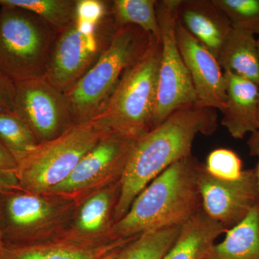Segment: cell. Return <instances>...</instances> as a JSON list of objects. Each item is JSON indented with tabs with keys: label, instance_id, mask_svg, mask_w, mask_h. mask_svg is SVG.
Listing matches in <instances>:
<instances>
[{
	"label": "cell",
	"instance_id": "12",
	"mask_svg": "<svg viewBox=\"0 0 259 259\" xmlns=\"http://www.w3.org/2000/svg\"><path fill=\"white\" fill-rule=\"evenodd\" d=\"M177 45L193 84L200 107L223 112L226 106V81L218 59L177 20Z\"/></svg>",
	"mask_w": 259,
	"mask_h": 259
},
{
	"label": "cell",
	"instance_id": "10",
	"mask_svg": "<svg viewBox=\"0 0 259 259\" xmlns=\"http://www.w3.org/2000/svg\"><path fill=\"white\" fill-rule=\"evenodd\" d=\"M198 187L202 209L226 230L241 223L259 204V192L254 168L243 170L235 180L214 178L201 164Z\"/></svg>",
	"mask_w": 259,
	"mask_h": 259
},
{
	"label": "cell",
	"instance_id": "3",
	"mask_svg": "<svg viewBox=\"0 0 259 259\" xmlns=\"http://www.w3.org/2000/svg\"><path fill=\"white\" fill-rule=\"evenodd\" d=\"M153 36L134 25L115 29L95 64L65 93L76 124L100 113L122 75L144 54Z\"/></svg>",
	"mask_w": 259,
	"mask_h": 259
},
{
	"label": "cell",
	"instance_id": "29",
	"mask_svg": "<svg viewBox=\"0 0 259 259\" xmlns=\"http://www.w3.org/2000/svg\"><path fill=\"white\" fill-rule=\"evenodd\" d=\"M18 162L6 146L0 141V171H15Z\"/></svg>",
	"mask_w": 259,
	"mask_h": 259
},
{
	"label": "cell",
	"instance_id": "22",
	"mask_svg": "<svg viewBox=\"0 0 259 259\" xmlns=\"http://www.w3.org/2000/svg\"><path fill=\"white\" fill-rule=\"evenodd\" d=\"M0 141L16 160L40 144L26 124L15 113H0Z\"/></svg>",
	"mask_w": 259,
	"mask_h": 259
},
{
	"label": "cell",
	"instance_id": "27",
	"mask_svg": "<svg viewBox=\"0 0 259 259\" xmlns=\"http://www.w3.org/2000/svg\"><path fill=\"white\" fill-rule=\"evenodd\" d=\"M106 2L100 0H78L76 21L97 27L110 14Z\"/></svg>",
	"mask_w": 259,
	"mask_h": 259
},
{
	"label": "cell",
	"instance_id": "1",
	"mask_svg": "<svg viewBox=\"0 0 259 259\" xmlns=\"http://www.w3.org/2000/svg\"><path fill=\"white\" fill-rule=\"evenodd\" d=\"M217 128L216 110L192 105L172 112L136 140L120 180L115 222L125 215L148 184L174 163L192 155L198 135L211 136Z\"/></svg>",
	"mask_w": 259,
	"mask_h": 259
},
{
	"label": "cell",
	"instance_id": "7",
	"mask_svg": "<svg viewBox=\"0 0 259 259\" xmlns=\"http://www.w3.org/2000/svg\"><path fill=\"white\" fill-rule=\"evenodd\" d=\"M180 3V0L156 2L161 51L153 127L172 112L197 103L190 75L177 45V13Z\"/></svg>",
	"mask_w": 259,
	"mask_h": 259
},
{
	"label": "cell",
	"instance_id": "16",
	"mask_svg": "<svg viewBox=\"0 0 259 259\" xmlns=\"http://www.w3.org/2000/svg\"><path fill=\"white\" fill-rule=\"evenodd\" d=\"M218 61L224 72L238 75L259 86V53L253 34L233 28Z\"/></svg>",
	"mask_w": 259,
	"mask_h": 259
},
{
	"label": "cell",
	"instance_id": "4",
	"mask_svg": "<svg viewBox=\"0 0 259 259\" xmlns=\"http://www.w3.org/2000/svg\"><path fill=\"white\" fill-rule=\"evenodd\" d=\"M161 51V39L153 36L95 118L112 132L136 139L153 128Z\"/></svg>",
	"mask_w": 259,
	"mask_h": 259
},
{
	"label": "cell",
	"instance_id": "13",
	"mask_svg": "<svg viewBox=\"0 0 259 259\" xmlns=\"http://www.w3.org/2000/svg\"><path fill=\"white\" fill-rule=\"evenodd\" d=\"M177 18L218 59L233 27L212 0H180Z\"/></svg>",
	"mask_w": 259,
	"mask_h": 259
},
{
	"label": "cell",
	"instance_id": "17",
	"mask_svg": "<svg viewBox=\"0 0 259 259\" xmlns=\"http://www.w3.org/2000/svg\"><path fill=\"white\" fill-rule=\"evenodd\" d=\"M202 259H259V204Z\"/></svg>",
	"mask_w": 259,
	"mask_h": 259
},
{
	"label": "cell",
	"instance_id": "32",
	"mask_svg": "<svg viewBox=\"0 0 259 259\" xmlns=\"http://www.w3.org/2000/svg\"><path fill=\"white\" fill-rule=\"evenodd\" d=\"M120 248H118V249L112 250V251H110V253H107L106 255H104V256H102L100 259H116L117 251H118V250L120 249Z\"/></svg>",
	"mask_w": 259,
	"mask_h": 259
},
{
	"label": "cell",
	"instance_id": "2",
	"mask_svg": "<svg viewBox=\"0 0 259 259\" xmlns=\"http://www.w3.org/2000/svg\"><path fill=\"white\" fill-rule=\"evenodd\" d=\"M201 164L191 155L156 177L112 227L114 240L134 239L146 232L182 227L200 212L197 180Z\"/></svg>",
	"mask_w": 259,
	"mask_h": 259
},
{
	"label": "cell",
	"instance_id": "6",
	"mask_svg": "<svg viewBox=\"0 0 259 259\" xmlns=\"http://www.w3.org/2000/svg\"><path fill=\"white\" fill-rule=\"evenodd\" d=\"M56 35L36 15L0 6V69L15 83L45 76Z\"/></svg>",
	"mask_w": 259,
	"mask_h": 259
},
{
	"label": "cell",
	"instance_id": "21",
	"mask_svg": "<svg viewBox=\"0 0 259 259\" xmlns=\"http://www.w3.org/2000/svg\"><path fill=\"white\" fill-rule=\"evenodd\" d=\"M157 0H115L110 3V14L116 28L134 25L161 39L156 14Z\"/></svg>",
	"mask_w": 259,
	"mask_h": 259
},
{
	"label": "cell",
	"instance_id": "24",
	"mask_svg": "<svg viewBox=\"0 0 259 259\" xmlns=\"http://www.w3.org/2000/svg\"><path fill=\"white\" fill-rule=\"evenodd\" d=\"M232 27L259 35V0H212Z\"/></svg>",
	"mask_w": 259,
	"mask_h": 259
},
{
	"label": "cell",
	"instance_id": "34",
	"mask_svg": "<svg viewBox=\"0 0 259 259\" xmlns=\"http://www.w3.org/2000/svg\"><path fill=\"white\" fill-rule=\"evenodd\" d=\"M258 129H259V99H258Z\"/></svg>",
	"mask_w": 259,
	"mask_h": 259
},
{
	"label": "cell",
	"instance_id": "11",
	"mask_svg": "<svg viewBox=\"0 0 259 259\" xmlns=\"http://www.w3.org/2000/svg\"><path fill=\"white\" fill-rule=\"evenodd\" d=\"M136 140L120 133H109L81 158L69 177L50 192L72 193L97 182L120 180Z\"/></svg>",
	"mask_w": 259,
	"mask_h": 259
},
{
	"label": "cell",
	"instance_id": "19",
	"mask_svg": "<svg viewBox=\"0 0 259 259\" xmlns=\"http://www.w3.org/2000/svg\"><path fill=\"white\" fill-rule=\"evenodd\" d=\"M182 227L143 233L120 248L116 259H163L176 243Z\"/></svg>",
	"mask_w": 259,
	"mask_h": 259
},
{
	"label": "cell",
	"instance_id": "35",
	"mask_svg": "<svg viewBox=\"0 0 259 259\" xmlns=\"http://www.w3.org/2000/svg\"><path fill=\"white\" fill-rule=\"evenodd\" d=\"M257 45H258V53H259V35L258 37H257Z\"/></svg>",
	"mask_w": 259,
	"mask_h": 259
},
{
	"label": "cell",
	"instance_id": "20",
	"mask_svg": "<svg viewBox=\"0 0 259 259\" xmlns=\"http://www.w3.org/2000/svg\"><path fill=\"white\" fill-rule=\"evenodd\" d=\"M77 3L78 0H0V6L33 13L58 33L76 20Z\"/></svg>",
	"mask_w": 259,
	"mask_h": 259
},
{
	"label": "cell",
	"instance_id": "30",
	"mask_svg": "<svg viewBox=\"0 0 259 259\" xmlns=\"http://www.w3.org/2000/svg\"><path fill=\"white\" fill-rule=\"evenodd\" d=\"M247 144H248L250 156H257L258 158V163L254 169L259 192V129L250 134Z\"/></svg>",
	"mask_w": 259,
	"mask_h": 259
},
{
	"label": "cell",
	"instance_id": "5",
	"mask_svg": "<svg viewBox=\"0 0 259 259\" xmlns=\"http://www.w3.org/2000/svg\"><path fill=\"white\" fill-rule=\"evenodd\" d=\"M111 132L96 118L75 124L17 160V180L31 192H46L66 180L81 158Z\"/></svg>",
	"mask_w": 259,
	"mask_h": 259
},
{
	"label": "cell",
	"instance_id": "15",
	"mask_svg": "<svg viewBox=\"0 0 259 259\" xmlns=\"http://www.w3.org/2000/svg\"><path fill=\"white\" fill-rule=\"evenodd\" d=\"M227 231L202 209L182 227L176 243L163 259H202Z\"/></svg>",
	"mask_w": 259,
	"mask_h": 259
},
{
	"label": "cell",
	"instance_id": "18",
	"mask_svg": "<svg viewBox=\"0 0 259 259\" xmlns=\"http://www.w3.org/2000/svg\"><path fill=\"white\" fill-rule=\"evenodd\" d=\"M129 241L120 240L98 245L58 243L6 249L3 259H100Z\"/></svg>",
	"mask_w": 259,
	"mask_h": 259
},
{
	"label": "cell",
	"instance_id": "25",
	"mask_svg": "<svg viewBox=\"0 0 259 259\" xmlns=\"http://www.w3.org/2000/svg\"><path fill=\"white\" fill-rule=\"evenodd\" d=\"M114 191H101L83 204L78 218V226L81 231L93 233L100 231L109 218L113 203Z\"/></svg>",
	"mask_w": 259,
	"mask_h": 259
},
{
	"label": "cell",
	"instance_id": "8",
	"mask_svg": "<svg viewBox=\"0 0 259 259\" xmlns=\"http://www.w3.org/2000/svg\"><path fill=\"white\" fill-rule=\"evenodd\" d=\"M102 23L95 27L75 20L56 35L45 77L63 93L86 74L108 44L114 32L101 37L99 32Z\"/></svg>",
	"mask_w": 259,
	"mask_h": 259
},
{
	"label": "cell",
	"instance_id": "23",
	"mask_svg": "<svg viewBox=\"0 0 259 259\" xmlns=\"http://www.w3.org/2000/svg\"><path fill=\"white\" fill-rule=\"evenodd\" d=\"M8 214L15 226L30 227L47 219L51 212L47 201L31 194H22L12 197L8 202Z\"/></svg>",
	"mask_w": 259,
	"mask_h": 259
},
{
	"label": "cell",
	"instance_id": "26",
	"mask_svg": "<svg viewBox=\"0 0 259 259\" xmlns=\"http://www.w3.org/2000/svg\"><path fill=\"white\" fill-rule=\"evenodd\" d=\"M203 165L209 175L219 180H237L243 171L241 158L229 148L213 150L209 153Z\"/></svg>",
	"mask_w": 259,
	"mask_h": 259
},
{
	"label": "cell",
	"instance_id": "31",
	"mask_svg": "<svg viewBox=\"0 0 259 259\" xmlns=\"http://www.w3.org/2000/svg\"><path fill=\"white\" fill-rule=\"evenodd\" d=\"M17 182L15 171H0V191L15 188Z\"/></svg>",
	"mask_w": 259,
	"mask_h": 259
},
{
	"label": "cell",
	"instance_id": "9",
	"mask_svg": "<svg viewBox=\"0 0 259 259\" xmlns=\"http://www.w3.org/2000/svg\"><path fill=\"white\" fill-rule=\"evenodd\" d=\"M15 113L39 143L55 139L76 124L66 95L45 76L16 82Z\"/></svg>",
	"mask_w": 259,
	"mask_h": 259
},
{
	"label": "cell",
	"instance_id": "14",
	"mask_svg": "<svg viewBox=\"0 0 259 259\" xmlns=\"http://www.w3.org/2000/svg\"><path fill=\"white\" fill-rule=\"evenodd\" d=\"M226 102L221 125L235 139H243L258 130L259 86L231 72H224Z\"/></svg>",
	"mask_w": 259,
	"mask_h": 259
},
{
	"label": "cell",
	"instance_id": "28",
	"mask_svg": "<svg viewBox=\"0 0 259 259\" xmlns=\"http://www.w3.org/2000/svg\"><path fill=\"white\" fill-rule=\"evenodd\" d=\"M16 83L0 69V113H15Z\"/></svg>",
	"mask_w": 259,
	"mask_h": 259
},
{
	"label": "cell",
	"instance_id": "33",
	"mask_svg": "<svg viewBox=\"0 0 259 259\" xmlns=\"http://www.w3.org/2000/svg\"><path fill=\"white\" fill-rule=\"evenodd\" d=\"M5 251H6V249H5L4 245H3V241H2L1 236H0V259H3V258H4Z\"/></svg>",
	"mask_w": 259,
	"mask_h": 259
}]
</instances>
